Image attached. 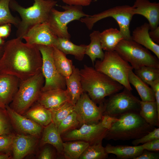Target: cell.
Returning a JSON list of instances; mask_svg holds the SVG:
<instances>
[{
  "instance_id": "1",
  "label": "cell",
  "mask_w": 159,
  "mask_h": 159,
  "mask_svg": "<svg viewBox=\"0 0 159 159\" xmlns=\"http://www.w3.org/2000/svg\"><path fill=\"white\" fill-rule=\"evenodd\" d=\"M16 37L5 42L0 60V73L28 79L42 72V60L36 46L24 43Z\"/></svg>"
},
{
  "instance_id": "2",
  "label": "cell",
  "mask_w": 159,
  "mask_h": 159,
  "mask_svg": "<svg viewBox=\"0 0 159 159\" xmlns=\"http://www.w3.org/2000/svg\"><path fill=\"white\" fill-rule=\"evenodd\" d=\"M80 74L84 92H87L96 104H102L105 97L124 88L122 85L93 67L84 65L80 70Z\"/></svg>"
},
{
  "instance_id": "3",
  "label": "cell",
  "mask_w": 159,
  "mask_h": 159,
  "mask_svg": "<svg viewBox=\"0 0 159 159\" xmlns=\"http://www.w3.org/2000/svg\"><path fill=\"white\" fill-rule=\"evenodd\" d=\"M155 127L147 123L139 113L128 112L113 117L104 138L115 140H134L148 133Z\"/></svg>"
},
{
  "instance_id": "4",
  "label": "cell",
  "mask_w": 159,
  "mask_h": 159,
  "mask_svg": "<svg viewBox=\"0 0 159 159\" xmlns=\"http://www.w3.org/2000/svg\"><path fill=\"white\" fill-rule=\"evenodd\" d=\"M33 5L24 8L15 0H11L9 8L19 14L21 18L17 27L16 37H22L31 28L37 24L47 21L51 9L57 4L54 0H34Z\"/></svg>"
},
{
  "instance_id": "5",
  "label": "cell",
  "mask_w": 159,
  "mask_h": 159,
  "mask_svg": "<svg viewBox=\"0 0 159 159\" xmlns=\"http://www.w3.org/2000/svg\"><path fill=\"white\" fill-rule=\"evenodd\" d=\"M44 82L42 72L28 79L20 80L18 89L9 107L22 115L37 102Z\"/></svg>"
},
{
  "instance_id": "6",
  "label": "cell",
  "mask_w": 159,
  "mask_h": 159,
  "mask_svg": "<svg viewBox=\"0 0 159 159\" xmlns=\"http://www.w3.org/2000/svg\"><path fill=\"white\" fill-rule=\"evenodd\" d=\"M96 70L101 72L131 91L128 76L133 69L130 64L115 51H105L102 60H97L95 65Z\"/></svg>"
},
{
  "instance_id": "7",
  "label": "cell",
  "mask_w": 159,
  "mask_h": 159,
  "mask_svg": "<svg viewBox=\"0 0 159 159\" xmlns=\"http://www.w3.org/2000/svg\"><path fill=\"white\" fill-rule=\"evenodd\" d=\"M125 60L129 63L133 69L143 66L159 68V59L148 49L132 39H123L115 50Z\"/></svg>"
},
{
  "instance_id": "8",
  "label": "cell",
  "mask_w": 159,
  "mask_h": 159,
  "mask_svg": "<svg viewBox=\"0 0 159 159\" xmlns=\"http://www.w3.org/2000/svg\"><path fill=\"white\" fill-rule=\"evenodd\" d=\"M134 15L133 6L123 5L117 6L93 15H88L82 18L80 21L90 30L98 21L112 17L117 22L124 39L129 40L132 39L130 26Z\"/></svg>"
},
{
  "instance_id": "9",
  "label": "cell",
  "mask_w": 159,
  "mask_h": 159,
  "mask_svg": "<svg viewBox=\"0 0 159 159\" xmlns=\"http://www.w3.org/2000/svg\"><path fill=\"white\" fill-rule=\"evenodd\" d=\"M62 11L54 7L50 11L47 21L53 32L59 37L70 39L71 35L68 31L67 25L70 22L80 19L88 15L83 11L82 6L66 4L61 6Z\"/></svg>"
},
{
  "instance_id": "10",
  "label": "cell",
  "mask_w": 159,
  "mask_h": 159,
  "mask_svg": "<svg viewBox=\"0 0 159 159\" xmlns=\"http://www.w3.org/2000/svg\"><path fill=\"white\" fill-rule=\"evenodd\" d=\"M123 89L122 92L114 94L105 100L103 115L116 117L128 112H139L140 100L131 91Z\"/></svg>"
},
{
  "instance_id": "11",
  "label": "cell",
  "mask_w": 159,
  "mask_h": 159,
  "mask_svg": "<svg viewBox=\"0 0 159 159\" xmlns=\"http://www.w3.org/2000/svg\"><path fill=\"white\" fill-rule=\"evenodd\" d=\"M36 46L42 55V72L45 79L41 91L54 89L65 90V79L59 73L54 63L53 46L42 45Z\"/></svg>"
},
{
  "instance_id": "12",
  "label": "cell",
  "mask_w": 159,
  "mask_h": 159,
  "mask_svg": "<svg viewBox=\"0 0 159 159\" xmlns=\"http://www.w3.org/2000/svg\"><path fill=\"white\" fill-rule=\"evenodd\" d=\"M79 129H74L62 135V140L65 141L82 140L90 145L102 142L107 130L101 120L97 123L84 124Z\"/></svg>"
},
{
  "instance_id": "13",
  "label": "cell",
  "mask_w": 159,
  "mask_h": 159,
  "mask_svg": "<svg viewBox=\"0 0 159 159\" xmlns=\"http://www.w3.org/2000/svg\"><path fill=\"white\" fill-rule=\"evenodd\" d=\"M103 103L98 106L85 92L82 94L74 107L77 120L81 125L99 122L103 115Z\"/></svg>"
},
{
  "instance_id": "14",
  "label": "cell",
  "mask_w": 159,
  "mask_h": 159,
  "mask_svg": "<svg viewBox=\"0 0 159 159\" xmlns=\"http://www.w3.org/2000/svg\"><path fill=\"white\" fill-rule=\"evenodd\" d=\"M58 38L47 21L32 27L22 39L25 40L26 43L31 45L54 46Z\"/></svg>"
},
{
  "instance_id": "15",
  "label": "cell",
  "mask_w": 159,
  "mask_h": 159,
  "mask_svg": "<svg viewBox=\"0 0 159 159\" xmlns=\"http://www.w3.org/2000/svg\"><path fill=\"white\" fill-rule=\"evenodd\" d=\"M5 108L9 119L19 131L34 136L41 134L42 130V126L18 113L8 105L6 106Z\"/></svg>"
},
{
  "instance_id": "16",
  "label": "cell",
  "mask_w": 159,
  "mask_h": 159,
  "mask_svg": "<svg viewBox=\"0 0 159 159\" xmlns=\"http://www.w3.org/2000/svg\"><path fill=\"white\" fill-rule=\"evenodd\" d=\"M133 6L134 15L139 14L148 20L150 29L152 30L159 24V3L148 0H135Z\"/></svg>"
},
{
  "instance_id": "17",
  "label": "cell",
  "mask_w": 159,
  "mask_h": 159,
  "mask_svg": "<svg viewBox=\"0 0 159 159\" xmlns=\"http://www.w3.org/2000/svg\"><path fill=\"white\" fill-rule=\"evenodd\" d=\"M20 81L15 76L0 73V107L5 108L12 101Z\"/></svg>"
},
{
  "instance_id": "18",
  "label": "cell",
  "mask_w": 159,
  "mask_h": 159,
  "mask_svg": "<svg viewBox=\"0 0 159 159\" xmlns=\"http://www.w3.org/2000/svg\"><path fill=\"white\" fill-rule=\"evenodd\" d=\"M70 101L65 90L54 89L41 92L37 101L44 107L51 109L59 107Z\"/></svg>"
},
{
  "instance_id": "19",
  "label": "cell",
  "mask_w": 159,
  "mask_h": 159,
  "mask_svg": "<svg viewBox=\"0 0 159 159\" xmlns=\"http://www.w3.org/2000/svg\"><path fill=\"white\" fill-rule=\"evenodd\" d=\"M34 137L24 134L14 135L11 148L14 159H23L33 151L37 143Z\"/></svg>"
},
{
  "instance_id": "20",
  "label": "cell",
  "mask_w": 159,
  "mask_h": 159,
  "mask_svg": "<svg viewBox=\"0 0 159 159\" xmlns=\"http://www.w3.org/2000/svg\"><path fill=\"white\" fill-rule=\"evenodd\" d=\"M150 26L148 23H145L137 27L132 32L131 39L152 52L159 59V45L155 42L150 37L149 31Z\"/></svg>"
},
{
  "instance_id": "21",
  "label": "cell",
  "mask_w": 159,
  "mask_h": 159,
  "mask_svg": "<svg viewBox=\"0 0 159 159\" xmlns=\"http://www.w3.org/2000/svg\"><path fill=\"white\" fill-rule=\"evenodd\" d=\"M65 81L66 90L70 102L74 105L84 92L79 69L73 65L72 74Z\"/></svg>"
},
{
  "instance_id": "22",
  "label": "cell",
  "mask_w": 159,
  "mask_h": 159,
  "mask_svg": "<svg viewBox=\"0 0 159 159\" xmlns=\"http://www.w3.org/2000/svg\"><path fill=\"white\" fill-rule=\"evenodd\" d=\"M106 153L115 155L120 159H135L140 155L144 150L141 145L134 146L112 145L107 144L105 147Z\"/></svg>"
},
{
  "instance_id": "23",
  "label": "cell",
  "mask_w": 159,
  "mask_h": 159,
  "mask_svg": "<svg viewBox=\"0 0 159 159\" xmlns=\"http://www.w3.org/2000/svg\"><path fill=\"white\" fill-rule=\"evenodd\" d=\"M59 133L57 127L52 122H51L45 127L41 145H44L47 144H51L56 149L60 154L63 153V141Z\"/></svg>"
},
{
  "instance_id": "24",
  "label": "cell",
  "mask_w": 159,
  "mask_h": 159,
  "mask_svg": "<svg viewBox=\"0 0 159 159\" xmlns=\"http://www.w3.org/2000/svg\"><path fill=\"white\" fill-rule=\"evenodd\" d=\"M86 45H77L70 39L64 38L59 37L55 47L65 54L73 55L79 61H82L85 54Z\"/></svg>"
},
{
  "instance_id": "25",
  "label": "cell",
  "mask_w": 159,
  "mask_h": 159,
  "mask_svg": "<svg viewBox=\"0 0 159 159\" xmlns=\"http://www.w3.org/2000/svg\"><path fill=\"white\" fill-rule=\"evenodd\" d=\"M139 114L148 124L155 127L159 126V111L155 101H140Z\"/></svg>"
},
{
  "instance_id": "26",
  "label": "cell",
  "mask_w": 159,
  "mask_h": 159,
  "mask_svg": "<svg viewBox=\"0 0 159 159\" xmlns=\"http://www.w3.org/2000/svg\"><path fill=\"white\" fill-rule=\"evenodd\" d=\"M100 37L102 47L105 51H114L117 44L124 39L120 30L112 28L100 32Z\"/></svg>"
},
{
  "instance_id": "27",
  "label": "cell",
  "mask_w": 159,
  "mask_h": 159,
  "mask_svg": "<svg viewBox=\"0 0 159 159\" xmlns=\"http://www.w3.org/2000/svg\"><path fill=\"white\" fill-rule=\"evenodd\" d=\"M132 70L130 71L129 74V81L137 91L141 101H155L154 94L152 88L137 76Z\"/></svg>"
},
{
  "instance_id": "28",
  "label": "cell",
  "mask_w": 159,
  "mask_h": 159,
  "mask_svg": "<svg viewBox=\"0 0 159 159\" xmlns=\"http://www.w3.org/2000/svg\"><path fill=\"white\" fill-rule=\"evenodd\" d=\"M53 57L55 66L59 73L65 79L72 74L73 65L71 60L55 46H53Z\"/></svg>"
},
{
  "instance_id": "29",
  "label": "cell",
  "mask_w": 159,
  "mask_h": 159,
  "mask_svg": "<svg viewBox=\"0 0 159 159\" xmlns=\"http://www.w3.org/2000/svg\"><path fill=\"white\" fill-rule=\"evenodd\" d=\"M26 116L42 126L45 127L52 122V113L50 110L38 103L26 112Z\"/></svg>"
},
{
  "instance_id": "30",
  "label": "cell",
  "mask_w": 159,
  "mask_h": 159,
  "mask_svg": "<svg viewBox=\"0 0 159 159\" xmlns=\"http://www.w3.org/2000/svg\"><path fill=\"white\" fill-rule=\"evenodd\" d=\"M100 33L99 31H94L90 34V42L85 49V54L90 57L93 64L96 59L102 60L104 57L100 41Z\"/></svg>"
},
{
  "instance_id": "31",
  "label": "cell",
  "mask_w": 159,
  "mask_h": 159,
  "mask_svg": "<svg viewBox=\"0 0 159 159\" xmlns=\"http://www.w3.org/2000/svg\"><path fill=\"white\" fill-rule=\"evenodd\" d=\"M89 145L88 143L82 140L63 142V153L66 159H79Z\"/></svg>"
},
{
  "instance_id": "32",
  "label": "cell",
  "mask_w": 159,
  "mask_h": 159,
  "mask_svg": "<svg viewBox=\"0 0 159 159\" xmlns=\"http://www.w3.org/2000/svg\"><path fill=\"white\" fill-rule=\"evenodd\" d=\"M102 142L89 145L80 156V159H104L108 157Z\"/></svg>"
},
{
  "instance_id": "33",
  "label": "cell",
  "mask_w": 159,
  "mask_h": 159,
  "mask_svg": "<svg viewBox=\"0 0 159 159\" xmlns=\"http://www.w3.org/2000/svg\"><path fill=\"white\" fill-rule=\"evenodd\" d=\"M74 105L68 101L59 107L49 109L52 115V122L57 127L61 122L74 111Z\"/></svg>"
},
{
  "instance_id": "34",
  "label": "cell",
  "mask_w": 159,
  "mask_h": 159,
  "mask_svg": "<svg viewBox=\"0 0 159 159\" xmlns=\"http://www.w3.org/2000/svg\"><path fill=\"white\" fill-rule=\"evenodd\" d=\"M10 0H0V25L10 23L17 28L20 19L13 16L11 14L9 6Z\"/></svg>"
},
{
  "instance_id": "35",
  "label": "cell",
  "mask_w": 159,
  "mask_h": 159,
  "mask_svg": "<svg viewBox=\"0 0 159 159\" xmlns=\"http://www.w3.org/2000/svg\"><path fill=\"white\" fill-rule=\"evenodd\" d=\"M135 74L144 82L148 84L159 79V68L143 66L135 69Z\"/></svg>"
},
{
  "instance_id": "36",
  "label": "cell",
  "mask_w": 159,
  "mask_h": 159,
  "mask_svg": "<svg viewBox=\"0 0 159 159\" xmlns=\"http://www.w3.org/2000/svg\"><path fill=\"white\" fill-rule=\"evenodd\" d=\"M79 124L77 114L74 111L61 122L57 127L58 130L61 135L75 129Z\"/></svg>"
},
{
  "instance_id": "37",
  "label": "cell",
  "mask_w": 159,
  "mask_h": 159,
  "mask_svg": "<svg viewBox=\"0 0 159 159\" xmlns=\"http://www.w3.org/2000/svg\"><path fill=\"white\" fill-rule=\"evenodd\" d=\"M9 119L6 108L0 107V135L11 133Z\"/></svg>"
},
{
  "instance_id": "38",
  "label": "cell",
  "mask_w": 159,
  "mask_h": 159,
  "mask_svg": "<svg viewBox=\"0 0 159 159\" xmlns=\"http://www.w3.org/2000/svg\"><path fill=\"white\" fill-rule=\"evenodd\" d=\"M157 139H159V128L155 127L153 130L142 137L134 139L132 143L134 146H137Z\"/></svg>"
},
{
  "instance_id": "39",
  "label": "cell",
  "mask_w": 159,
  "mask_h": 159,
  "mask_svg": "<svg viewBox=\"0 0 159 159\" xmlns=\"http://www.w3.org/2000/svg\"><path fill=\"white\" fill-rule=\"evenodd\" d=\"M14 135L11 133L0 135V152L7 151L11 148Z\"/></svg>"
},
{
  "instance_id": "40",
  "label": "cell",
  "mask_w": 159,
  "mask_h": 159,
  "mask_svg": "<svg viewBox=\"0 0 159 159\" xmlns=\"http://www.w3.org/2000/svg\"><path fill=\"white\" fill-rule=\"evenodd\" d=\"M144 150L148 151L159 152V139L154 140L141 145Z\"/></svg>"
},
{
  "instance_id": "41",
  "label": "cell",
  "mask_w": 159,
  "mask_h": 159,
  "mask_svg": "<svg viewBox=\"0 0 159 159\" xmlns=\"http://www.w3.org/2000/svg\"><path fill=\"white\" fill-rule=\"evenodd\" d=\"M159 152H153L144 150L142 153L135 159H158Z\"/></svg>"
},
{
  "instance_id": "42",
  "label": "cell",
  "mask_w": 159,
  "mask_h": 159,
  "mask_svg": "<svg viewBox=\"0 0 159 159\" xmlns=\"http://www.w3.org/2000/svg\"><path fill=\"white\" fill-rule=\"evenodd\" d=\"M148 85L151 86L153 91L155 101L157 104L158 110L159 111V79L151 82Z\"/></svg>"
},
{
  "instance_id": "43",
  "label": "cell",
  "mask_w": 159,
  "mask_h": 159,
  "mask_svg": "<svg viewBox=\"0 0 159 159\" xmlns=\"http://www.w3.org/2000/svg\"><path fill=\"white\" fill-rule=\"evenodd\" d=\"M11 24L6 23L0 25V37L4 39L9 36L11 32Z\"/></svg>"
},
{
  "instance_id": "44",
  "label": "cell",
  "mask_w": 159,
  "mask_h": 159,
  "mask_svg": "<svg viewBox=\"0 0 159 159\" xmlns=\"http://www.w3.org/2000/svg\"><path fill=\"white\" fill-rule=\"evenodd\" d=\"M66 4L82 6L89 5L92 0H62Z\"/></svg>"
},
{
  "instance_id": "45",
  "label": "cell",
  "mask_w": 159,
  "mask_h": 159,
  "mask_svg": "<svg viewBox=\"0 0 159 159\" xmlns=\"http://www.w3.org/2000/svg\"><path fill=\"white\" fill-rule=\"evenodd\" d=\"M40 159H52L53 158V154L51 149L49 147L44 148L39 155Z\"/></svg>"
},
{
  "instance_id": "46",
  "label": "cell",
  "mask_w": 159,
  "mask_h": 159,
  "mask_svg": "<svg viewBox=\"0 0 159 159\" xmlns=\"http://www.w3.org/2000/svg\"><path fill=\"white\" fill-rule=\"evenodd\" d=\"M151 39L156 43L159 44V26H158L154 29L149 32Z\"/></svg>"
},
{
  "instance_id": "47",
  "label": "cell",
  "mask_w": 159,
  "mask_h": 159,
  "mask_svg": "<svg viewBox=\"0 0 159 159\" xmlns=\"http://www.w3.org/2000/svg\"><path fill=\"white\" fill-rule=\"evenodd\" d=\"M10 158L9 153H0V159H8Z\"/></svg>"
},
{
  "instance_id": "48",
  "label": "cell",
  "mask_w": 159,
  "mask_h": 159,
  "mask_svg": "<svg viewBox=\"0 0 159 159\" xmlns=\"http://www.w3.org/2000/svg\"><path fill=\"white\" fill-rule=\"evenodd\" d=\"M4 45L0 46V60L2 57L4 52Z\"/></svg>"
},
{
  "instance_id": "49",
  "label": "cell",
  "mask_w": 159,
  "mask_h": 159,
  "mask_svg": "<svg viewBox=\"0 0 159 159\" xmlns=\"http://www.w3.org/2000/svg\"><path fill=\"white\" fill-rule=\"evenodd\" d=\"M4 39L0 37V46L4 45L5 42Z\"/></svg>"
}]
</instances>
